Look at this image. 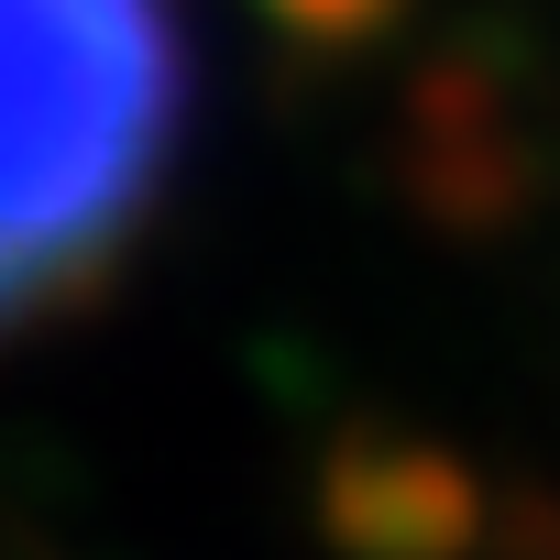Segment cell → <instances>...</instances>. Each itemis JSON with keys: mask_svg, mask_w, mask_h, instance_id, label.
<instances>
[{"mask_svg": "<svg viewBox=\"0 0 560 560\" xmlns=\"http://www.w3.org/2000/svg\"><path fill=\"white\" fill-rule=\"evenodd\" d=\"M176 121V0H0V341L132 242Z\"/></svg>", "mask_w": 560, "mask_h": 560, "instance_id": "1", "label": "cell"}]
</instances>
